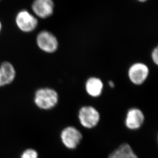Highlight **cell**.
Here are the masks:
<instances>
[{"label": "cell", "instance_id": "30bf717a", "mask_svg": "<svg viewBox=\"0 0 158 158\" xmlns=\"http://www.w3.org/2000/svg\"><path fill=\"white\" fill-rule=\"evenodd\" d=\"M85 90L87 94L91 97H100L103 91V82L101 79L97 77H90L85 82Z\"/></svg>", "mask_w": 158, "mask_h": 158}, {"label": "cell", "instance_id": "3957f363", "mask_svg": "<svg viewBox=\"0 0 158 158\" xmlns=\"http://www.w3.org/2000/svg\"><path fill=\"white\" fill-rule=\"evenodd\" d=\"M78 117L81 125L87 129H92L98 125L100 120L99 112L92 106H82L79 109Z\"/></svg>", "mask_w": 158, "mask_h": 158}, {"label": "cell", "instance_id": "9c48e42d", "mask_svg": "<svg viewBox=\"0 0 158 158\" xmlns=\"http://www.w3.org/2000/svg\"><path fill=\"white\" fill-rule=\"evenodd\" d=\"M16 70L12 63L3 62L0 64V87L12 83L16 77Z\"/></svg>", "mask_w": 158, "mask_h": 158}, {"label": "cell", "instance_id": "4fadbf2b", "mask_svg": "<svg viewBox=\"0 0 158 158\" xmlns=\"http://www.w3.org/2000/svg\"><path fill=\"white\" fill-rule=\"evenodd\" d=\"M152 61L156 65H158V47H156L152 51Z\"/></svg>", "mask_w": 158, "mask_h": 158}, {"label": "cell", "instance_id": "2e32d148", "mask_svg": "<svg viewBox=\"0 0 158 158\" xmlns=\"http://www.w3.org/2000/svg\"><path fill=\"white\" fill-rule=\"evenodd\" d=\"M138 1H139V2H146V1H148V0H138Z\"/></svg>", "mask_w": 158, "mask_h": 158}, {"label": "cell", "instance_id": "7c38bea8", "mask_svg": "<svg viewBox=\"0 0 158 158\" xmlns=\"http://www.w3.org/2000/svg\"><path fill=\"white\" fill-rule=\"evenodd\" d=\"M20 158H39V155L35 150L29 148L23 151Z\"/></svg>", "mask_w": 158, "mask_h": 158}, {"label": "cell", "instance_id": "8fae6325", "mask_svg": "<svg viewBox=\"0 0 158 158\" xmlns=\"http://www.w3.org/2000/svg\"><path fill=\"white\" fill-rule=\"evenodd\" d=\"M109 158H138L130 145L123 143L109 156Z\"/></svg>", "mask_w": 158, "mask_h": 158}, {"label": "cell", "instance_id": "5bb4252c", "mask_svg": "<svg viewBox=\"0 0 158 158\" xmlns=\"http://www.w3.org/2000/svg\"><path fill=\"white\" fill-rule=\"evenodd\" d=\"M108 84H109V86L110 87V88H113L115 87V83L112 81H110L109 83H108Z\"/></svg>", "mask_w": 158, "mask_h": 158}, {"label": "cell", "instance_id": "5b68a950", "mask_svg": "<svg viewBox=\"0 0 158 158\" xmlns=\"http://www.w3.org/2000/svg\"><path fill=\"white\" fill-rule=\"evenodd\" d=\"M61 142L68 149H75L82 140V134L77 128L69 126L64 128L60 133Z\"/></svg>", "mask_w": 158, "mask_h": 158}, {"label": "cell", "instance_id": "6da1fadb", "mask_svg": "<svg viewBox=\"0 0 158 158\" xmlns=\"http://www.w3.org/2000/svg\"><path fill=\"white\" fill-rule=\"evenodd\" d=\"M59 101V95L55 90L49 87L39 88L36 90L33 101L37 108L48 111L55 108Z\"/></svg>", "mask_w": 158, "mask_h": 158}, {"label": "cell", "instance_id": "e0dca14e", "mask_svg": "<svg viewBox=\"0 0 158 158\" xmlns=\"http://www.w3.org/2000/svg\"><path fill=\"white\" fill-rule=\"evenodd\" d=\"M0 1H1V0H0Z\"/></svg>", "mask_w": 158, "mask_h": 158}, {"label": "cell", "instance_id": "52a82bcc", "mask_svg": "<svg viewBox=\"0 0 158 158\" xmlns=\"http://www.w3.org/2000/svg\"><path fill=\"white\" fill-rule=\"evenodd\" d=\"M54 4L53 0H34L31 4L32 13L38 19H47L52 15Z\"/></svg>", "mask_w": 158, "mask_h": 158}, {"label": "cell", "instance_id": "277c9868", "mask_svg": "<svg viewBox=\"0 0 158 158\" xmlns=\"http://www.w3.org/2000/svg\"><path fill=\"white\" fill-rule=\"evenodd\" d=\"M36 43L41 50L48 54L55 52L58 48V42L56 37L47 30H42L37 33Z\"/></svg>", "mask_w": 158, "mask_h": 158}, {"label": "cell", "instance_id": "7a4b0ae2", "mask_svg": "<svg viewBox=\"0 0 158 158\" xmlns=\"http://www.w3.org/2000/svg\"><path fill=\"white\" fill-rule=\"evenodd\" d=\"M15 23L17 28L24 33L34 32L37 27L39 21L31 12L27 9L19 11L15 16Z\"/></svg>", "mask_w": 158, "mask_h": 158}, {"label": "cell", "instance_id": "ba28073f", "mask_svg": "<svg viewBox=\"0 0 158 158\" xmlns=\"http://www.w3.org/2000/svg\"><path fill=\"white\" fill-rule=\"evenodd\" d=\"M143 112L138 108H131L127 112L125 119V126L131 130L139 129L144 122Z\"/></svg>", "mask_w": 158, "mask_h": 158}, {"label": "cell", "instance_id": "9a60e30c", "mask_svg": "<svg viewBox=\"0 0 158 158\" xmlns=\"http://www.w3.org/2000/svg\"><path fill=\"white\" fill-rule=\"evenodd\" d=\"M2 27H3V26H2V22L0 20V33H1L2 30Z\"/></svg>", "mask_w": 158, "mask_h": 158}, {"label": "cell", "instance_id": "8992f818", "mask_svg": "<svg viewBox=\"0 0 158 158\" xmlns=\"http://www.w3.org/2000/svg\"><path fill=\"white\" fill-rule=\"evenodd\" d=\"M128 77L130 81L136 85L143 84L149 76V69L143 63L132 64L128 68Z\"/></svg>", "mask_w": 158, "mask_h": 158}]
</instances>
